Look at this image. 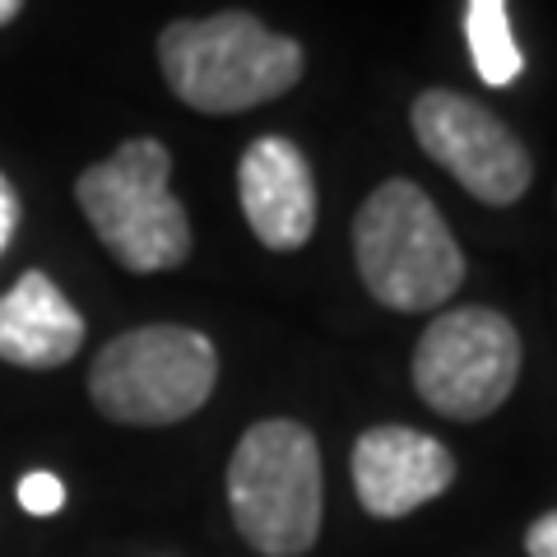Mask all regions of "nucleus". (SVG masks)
Masks as SVG:
<instances>
[{
    "label": "nucleus",
    "mask_w": 557,
    "mask_h": 557,
    "mask_svg": "<svg viewBox=\"0 0 557 557\" xmlns=\"http://www.w3.org/2000/svg\"><path fill=\"white\" fill-rule=\"evenodd\" d=\"M159 70L186 108L209 116L251 112L302 79V42L270 33L247 10L177 20L159 33Z\"/></svg>",
    "instance_id": "obj_1"
},
{
    "label": "nucleus",
    "mask_w": 557,
    "mask_h": 557,
    "mask_svg": "<svg viewBox=\"0 0 557 557\" xmlns=\"http://www.w3.org/2000/svg\"><path fill=\"white\" fill-rule=\"evenodd\" d=\"M354 260L391 311H437L465 284V251L442 209L409 177L381 182L354 219Z\"/></svg>",
    "instance_id": "obj_2"
},
{
    "label": "nucleus",
    "mask_w": 557,
    "mask_h": 557,
    "mask_svg": "<svg viewBox=\"0 0 557 557\" xmlns=\"http://www.w3.org/2000/svg\"><path fill=\"white\" fill-rule=\"evenodd\" d=\"M172 153L159 139H126L112 159L84 168L75 200L98 242L131 274L177 270L190 256V219L172 196Z\"/></svg>",
    "instance_id": "obj_3"
},
{
    "label": "nucleus",
    "mask_w": 557,
    "mask_h": 557,
    "mask_svg": "<svg viewBox=\"0 0 557 557\" xmlns=\"http://www.w3.org/2000/svg\"><path fill=\"white\" fill-rule=\"evenodd\" d=\"M233 525L256 553L302 557L321 534V446L293 418L242 432L228 460Z\"/></svg>",
    "instance_id": "obj_4"
},
{
    "label": "nucleus",
    "mask_w": 557,
    "mask_h": 557,
    "mask_svg": "<svg viewBox=\"0 0 557 557\" xmlns=\"http://www.w3.org/2000/svg\"><path fill=\"white\" fill-rule=\"evenodd\" d=\"M219 354L200 330L186 325H139L116 335L89 372L98 413L131 428L182 423L214 395Z\"/></svg>",
    "instance_id": "obj_5"
},
{
    "label": "nucleus",
    "mask_w": 557,
    "mask_h": 557,
    "mask_svg": "<svg viewBox=\"0 0 557 557\" xmlns=\"http://www.w3.org/2000/svg\"><path fill=\"white\" fill-rule=\"evenodd\" d=\"M520 376V335L493 307H456L432 317L413 348V386L428 409L479 423L507 405Z\"/></svg>",
    "instance_id": "obj_6"
},
{
    "label": "nucleus",
    "mask_w": 557,
    "mask_h": 557,
    "mask_svg": "<svg viewBox=\"0 0 557 557\" xmlns=\"http://www.w3.org/2000/svg\"><path fill=\"white\" fill-rule=\"evenodd\" d=\"M413 139L437 168H446L483 205H516L534 182V159L507 121L456 89H428L413 98Z\"/></svg>",
    "instance_id": "obj_7"
},
{
    "label": "nucleus",
    "mask_w": 557,
    "mask_h": 557,
    "mask_svg": "<svg viewBox=\"0 0 557 557\" xmlns=\"http://www.w3.org/2000/svg\"><path fill=\"white\" fill-rule=\"evenodd\" d=\"M348 469H354L362 511L376 520L413 516L456 483V456L437 437L405 423H381L362 432Z\"/></svg>",
    "instance_id": "obj_8"
},
{
    "label": "nucleus",
    "mask_w": 557,
    "mask_h": 557,
    "mask_svg": "<svg viewBox=\"0 0 557 557\" xmlns=\"http://www.w3.org/2000/svg\"><path fill=\"white\" fill-rule=\"evenodd\" d=\"M237 196L260 247L298 251L317 233V177L307 153L284 135H260L237 163Z\"/></svg>",
    "instance_id": "obj_9"
},
{
    "label": "nucleus",
    "mask_w": 557,
    "mask_h": 557,
    "mask_svg": "<svg viewBox=\"0 0 557 557\" xmlns=\"http://www.w3.org/2000/svg\"><path fill=\"white\" fill-rule=\"evenodd\" d=\"M84 344V317L42 270L20 274L0 298V358L14 368H65Z\"/></svg>",
    "instance_id": "obj_10"
},
{
    "label": "nucleus",
    "mask_w": 557,
    "mask_h": 557,
    "mask_svg": "<svg viewBox=\"0 0 557 557\" xmlns=\"http://www.w3.org/2000/svg\"><path fill=\"white\" fill-rule=\"evenodd\" d=\"M465 38H469L474 70L487 89H507V84L520 79L525 57H520V47H516L507 0H469L465 5Z\"/></svg>",
    "instance_id": "obj_11"
},
{
    "label": "nucleus",
    "mask_w": 557,
    "mask_h": 557,
    "mask_svg": "<svg viewBox=\"0 0 557 557\" xmlns=\"http://www.w3.org/2000/svg\"><path fill=\"white\" fill-rule=\"evenodd\" d=\"M20 507L28 516H57L65 507V483L57 474H47V469H38V474H24V483H20Z\"/></svg>",
    "instance_id": "obj_12"
},
{
    "label": "nucleus",
    "mask_w": 557,
    "mask_h": 557,
    "mask_svg": "<svg viewBox=\"0 0 557 557\" xmlns=\"http://www.w3.org/2000/svg\"><path fill=\"white\" fill-rule=\"evenodd\" d=\"M525 553L530 557H557V511L539 516L534 525L525 530Z\"/></svg>",
    "instance_id": "obj_13"
},
{
    "label": "nucleus",
    "mask_w": 557,
    "mask_h": 557,
    "mask_svg": "<svg viewBox=\"0 0 557 557\" xmlns=\"http://www.w3.org/2000/svg\"><path fill=\"white\" fill-rule=\"evenodd\" d=\"M14 228H20V200H14L10 182L0 177V256H5V247H10Z\"/></svg>",
    "instance_id": "obj_14"
},
{
    "label": "nucleus",
    "mask_w": 557,
    "mask_h": 557,
    "mask_svg": "<svg viewBox=\"0 0 557 557\" xmlns=\"http://www.w3.org/2000/svg\"><path fill=\"white\" fill-rule=\"evenodd\" d=\"M20 10H24V0H0V24H10Z\"/></svg>",
    "instance_id": "obj_15"
}]
</instances>
